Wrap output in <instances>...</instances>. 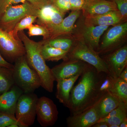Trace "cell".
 I'll use <instances>...</instances> for the list:
<instances>
[{
  "mask_svg": "<svg viewBox=\"0 0 127 127\" xmlns=\"http://www.w3.org/2000/svg\"><path fill=\"white\" fill-rule=\"evenodd\" d=\"M71 11H82L84 7L86 0H69Z\"/></svg>",
  "mask_w": 127,
  "mask_h": 127,
  "instance_id": "cell-33",
  "label": "cell"
},
{
  "mask_svg": "<svg viewBox=\"0 0 127 127\" xmlns=\"http://www.w3.org/2000/svg\"><path fill=\"white\" fill-rule=\"evenodd\" d=\"M115 2L123 18L127 21V0H110Z\"/></svg>",
  "mask_w": 127,
  "mask_h": 127,
  "instance_id": "cell-32",
  "label": "cell"
},
{
  "mask_svg": "<svg viewBox=\"0 0 127 127\" xmlns=\"http://www.w3.org/2000/svg\"><path fill=\"white\" fill-rule=\"evenodd\" d=\"M14 63L13 71L15 85L23 93H32L41 87L39 75L28 65L25 55L18 58Z\"/></svg>",
  "mask_w": 127,
  "mask_h": 127,
  "instance_id": "cell-3",
  "label": "cell"
},
{
  "mask_svg": "<svg viewBox=\"0 0 127 127\" xmlns=\"http://www.w3.org/2000/svg\"><path fill=\"white\" fill-rule=\"evenodd\" d=\"M88 64L78 59L67 58L51 69L55 81L81 75Z\"/></svg>",
  "mask_w": 127,
  "mask_h": 127,
  "instance_id": "cell-12",
  "label": "cell"
},
{
  "mask_svg": "<svg viewBox=\"0 0 127 127\" xmlns=\"http://www.w3.org/2000/svg\"><path fill=\"white\" fill-rule=\"evenodd\" d=\"M42 41L43 43L51 46L68 52L72 49L77 42L71 34L62 35L53 39Z\"/></svg>",
  "mask_w": 127,
  "mask_h": 127,
  "instance_id": "cell-21",
  "label": "cell"
},
{
  "mask_svg": "<svg viewBox=\"0 0 127 127\" xmlns=\"http://www.w3.org/2000/svg\"><path fill=\"white\" fill-rule=\"evenodd\" d=\"M8 127H20L19 125L16 124H13L9 125Z\"/></svg>",
  "mask_w": 127,
  "mask_h": 127,
  "instance_id": "cell-39",
  "label": "cell"
},
{
  "mask_svg": "<svg viewBox=\"0 0 127 127\" xmlns=\"http://www.w3.org/2000/svg\"><path fill=\"white\" fill-rule=\"evenodd\" d=\"M23 91L14 85L9 91L0 95V112L15 115L16 107Z\"/></svg>",
  "mask_w": 127,
  "mask_h": 127,
  "instance_id": "cell-16",
  "label": "cell"
},
{
  "mask_svg": "<svg viewBox=\"0 0 127 127\" xmlns=\"http://www.w3.org/2000/svg\"><path fill=\"white\" fill-rule=\"evenodd\" d=\"M100 73L89 64L80 75L78 83L73 87L68 108L71 115L83 112L93 106L101 97L98 90Z\"/></svg>",
  "mask_w": 127,
  "mask_h": 127,
  "instance_id": "cell-1",
  "label": "cell"
},
{
  "mask_svg": "<svg viewBox=\"0 0 127 127\" xmlns=\"http://www.w3.org/2000/svg\"><path fill=\"white\" fill-rule=\"evenodd\" d=\"M100 119L94 105L83 112L66 119L68 127H92Z\"/></svg>",
  "mask_w": 127,
  "mask_h": 127,
  "instance_id": "cell-15",
  "label": "cell"
},
{
  "mask_svg": "<svg viewBox=\"0 0 127 127\" xmlns=\"http://www.w3.org/2000/svg\"><path fill=\"white\" fill-rule=\"evenodd\" d=\"M37 18L36 16L29 15L25 17L16 25L14 29L11 32H9L17 40H20L18 37V32L21 31L28 29L33 23L35 22Z\"/></svg>",
  "mask_w": 127,
  "mask_h": 127,
  "instance_id": "cell-26",
  "label": "cell"
},
{
  "mask_svg": "<svg viewBox=\"0 0 127 127\" xmlns=\"http://www.w3.org/2000/svg\"><path fill=\"white\" fill-rule=\"evenodd\" d=\"M42 41L41 54L45 61L57 62L61 59L64 61L67 59L68 52L51 46Z\"/></svg>",
  "mask_w": 127,
  "mask_h": 127,
  "instance_id": "cell-22",
  "label": "cell"
},
{
  "mask_svg": "<svg viewBox=\"0 0 127 127\" xmlns=\"http://www.w3.org/2000/svg\"><path fill=\"white\" fill-rule=\"evenodd\" d=\"M115 78L110 74L104 72H101L98 81V90L101 96L110 91Z\"/></svg>",
  "mask_w": 127,
  "mask_h": 127,
  "instance_id": "cell-25",
  "label": "cell"
},
{
  "mask_svg": "<svg viewBox=\"0 0 127 127\" xmlns=\"http://www.w3.org/2000/svg\"><path fill=\"white\" fill-rule=\"evenodd\" d=\"M18 37L25 46L26 56L28 65L39 75L41 87L48 92H53L55 80L51 69L46 65L41 54L42 40L36 42L29 38L24 31L18 32Z\"/></svg>",
  "mask_w": 127,
  "mask_h": 127,
  "instance_id": "cell-2",
  "label": "cell"
},
{
  "mask_svg": "<svg viewBox=\"0 0 127 127\" xmlns=\"http://www.w3.org/2000/svg\"><path fill=\"white\" fill-rule=\"evenodd\" d=\"M26 0H0V18L7 7L19 3H25Z\"/></svg>",
  "mask_w": 127,
  "mask_h": 127,
  "instance_id": "cell-31",
  "label": "cell"
},
{
  "mask_svg": "<svg viewBox=\"0 0 127 127\" xmlns=\"http://www.w3.org/2000/svg\"><path fill=\"white\" fill-rule=\"evenodd\" d=\"M82 11H71L61 23L50 32V38L53 39L59 36L71 34L75 23L81 14Z\"/></svg>",
  "mask_w": 127,
  "mask_h": 127,
  "instance_id": "cell-19",
  "label": "cell"
},
{
  "mask_svg": "<svg viewBox=\"0 0 127 127\" xmlns=\"http://www.w3.org/2000/svg\"><path fill=\"white\" fill-rule=\"evenodd\" d=\"M39 98L34 93H23L19 97L16 107L15 116L24 126L34 124L36 116V105Z\"/></svg>",
  "mask_w": 127,
  "mask_h": 127,
  "instance_id": "cell-7",
  "label": "cell"
},
{
  "mask_svg": "<svg viewBox=\"0 0 127 127\" xmlns=\"http://www.w3.org/2000/svg\"><path fill=\"white\" fill-rule=\"evenodd\" d=\"M109 125L104 122H97L94 124L92 127H109Z\"/></svg>",
  "mask_w": 127,
  "mask_h": 127,
  "instance_id": "cell-37",
  "label": "cell"
},
{
  "mask_svg": "<svg viewBox=\"0 0 127 127\" xmlns=\"http://www.w3.org/2000/svg\"><path fill=\"white\" fill-rule=\"evenodd\" d=\"M65 14L52 4L39 9L36 22L38 25L47 28L50 34V32L61 23Z\"/></svg>",
  "mask_w": 127,
  "mask_h": 127,
  "instance_id": "cell-13",
  "label": "cell"
},
{
  "mask_svg": "<svg viewBox=\"0 0 127 127\" xmlns=\"http://www.w3.org/2000/svg\"><path fill=\"white\" fill-rule=\"evenodd\" d=\"M127 118V112L119 114L116 116L100 119L98 122H104L109 125H115L119 126L123 120Z\"/></svg>",
  "mask_w": 127,
  "mask_h": 127,
  "instance_id": "cell-29",
  "label": "cell"
},
{
  "mask_svg": "<svg viewBox=\"0 0 127 127\" xmlns=\"http://www.w3.org/2000/svg\"><path fill=\"white\" fill-rule=\"evenodd\" d=\"M13 124H18L20 127H24L16 118L15 115L0 112V127H8Z\"/></svg>",
  "mask_w": 127,
  "mask_h": 127,
  "instance_id": "cell-28",
  "label": "cell"
},
{
  "mask_svg": "<svg viewBox=\"0 0 127 127\" xmlns=\"http://www.w3.org/2000/svg\"><path fill=\"white\" fill-rule=\"evenodd\" d=\"M14 85L13 68L0 67V95L9 91Z\"/></svg>",
  "mask_w": 127,
  "mask_h": 127,
  "instance_id": "cell-23",
  "label": "cell"
},
{
  "mask_svg": "<svg viewBox=\"0 0 127 127\" xmlns=\"http://www.w3.org/2000/svg\"><path fill=\"white\" fill-rule=\"evenodd\" d=\"M119 77L127 82V66L121 72Z\"/></svg>",
  "mask_w": 127,
  "mask_h": 127,
  "instance_id": "cell-36",
  "label": "cell"
},
{
  "mask_svg": "<svg viewBox=\"0 0 127 127\" xmlns=\"http://www.w3.org/2000/svg\"><path fill=\"white\" fill-rule=\"evenodd\" d=\"M13 68L14 65L7 61L0 53V67Z\"/></svg>",
  "mask_w": 127,
  "mask_h": 127,
  "instance_id": "cell-35",
  "label": "cell"
},
{
  "mask_svg": "<svg viewBox=\"0 0 127 127\" xmlns=\"http://www.w3.org/2000/svg\"><path fill=\"white\" fill-rule=\"evenodd\" d=\"M67 58L81 60L93 66L98 73L109 72L100 55L96 51L84 43L77 41L72 49L68 52Z\"/></svg>",
  "mask_w": 127,
  "mask_h": 127,
  "instance_id": "cell-8",
  "label": "cell"
},
{
  "mask_svg": "<svg viewBox=\"0 0 127 127\" xmlns=\"http://www.w3.org/2000/svg\"><path fill=\"white\" fill-rule=\"evenodd\" d=\"M0 53L10 63L14 62L18 58L26 55L25 46L20 39H15L10 33L0 27Z\"/></svg>",
  "mask_w": 127,
  "mask_h": 127,
  "instance_id": "cell-9",
  "label": "cell"
},
{
  "mask_svg": "<svg viewBox=\"0 0 127 127\" xmlns=\"http://www.w3.org/2000/svg\"><path fill=\"white\" fill-rule=\"evenodd\" d=\"M84 17L85 23L93 26H112L127 22L123 18L118 10L98 15H88Z\"/></svg>",
  "mask_w": 127,
  "mask_h": 127,
  "instance_id": "cell-14",
  "label": "cell"
},
{
  "mask_svg": "<svg viewBox=\"0 0 127 127\" xmlns=\"http://www.w3.org/2000/svg\"><path fill=\"white\" fill-rule=\"evenodd\" d=\"M118 10L115 2L110 0H86L82 10L84 16L98 15L112 11Z\"/></svg>",
  "mask_w": 127,
  "mask_h": 127,
  "instance_id": "cell-17",
  "label": "cell"
},
{
  "mask_svg": "<svg viewBox=\"0 0 127 127\" xmlns=\"http://www.w3.org/2000/svg\"><path fill=\"white\" fill-rule=\"evenodd\" d=\"M52 4L59 10L66 14L71 10L69 0H51Z\"/></svg>",
  "mask_w": 127,
  "mask_h": 127,
  "instance_id": "cell-30",
  "label": "cell"
},
{
  "mask_svg": "<svg viewBox=\"0 0 127 127\" xmlns=\"http://www.w3.org/2000/svg\"><path fill=\"white\" fill-rule=\"evenodd\" d=\"M80 76V75H77L70 78L59 79L56 81V97L59 102L66 107L68 105L71 90Z\"/></svg>",
  "mask_w": 127,
  "mask_h": 127,
  "instance_id": "cell-20",
  "label": "cell"
},
{
  "mask_svg": "<svg viewBox=\"0 0 127 127\" xmlns=\"http://www.w3.org/2000/svg\"><path fill=\"white\" fill-rule=\"evenodd\" d=\"M39 10V9L27 1L21 4L10 6L0 18V27L11 32L16 24L25 17L29 15L37 17Z\"/></svg>",
  "mask_w": 127,
  "mask_h": 127,
  "instance_id": "cell-6",
  "label": "cell"
},
{
  "mask_svg": "<svg viewBox=\"0 0 127 127\" xmlns=\"http://www.w3.org/2000/svg\"><path fill=\"white\" fill-rule=\"evenodd\" d=\"M109 72L114 78L118 77L127 66V43L101 56Z\"/></svg>",
  "mask_w": 127,
  "mask_h": 127,
  "instance_id": "cell-10",
  "label": "cell"
},
{
  "mask_svg": "<svg viewBox=\"0 0 127 127\" xmlns=\"http://www.w3.org/2000/svg\"><path fill=\"white\" fill-rule=\"evenodd\" d=\"M122 102L118 97L108 92L103 95L94 106L100 119L106 117Z\"/></svg>",
  "mask_w": 127,
  "mask_h": 127,
  "instance_id": "cell-18",
  "label": "cell"
},
{
  "mask_svg": "<svg viewBox=\"0 0 127 127\" xmlns=\"http://www.w3.org/2000/svg\"><path fill=\"white\" fill-rule=\"evenodd\" d=\"M36 114L38 122L43 127L55 125L58 119V111L56 105L49 98H39L36 105Z\"/></svg>",
  "mask_w": 127,
  "mask_h": 127,
  "instance_id": "cell-11",
  "label": "cell"
},
{
  "mask_svg": "<svg viewBox=\"0 0 127 127\" xmlns=\"http://www.w3.org/2000/svg\"><path fill=\"white\" fill-rule=\"evenodd\" d=\"M109 92L127 105V82L119 77L115 78Z\"/></svg>",
  "mask_w": 127,
  "mask_h": 127,
  "instance_id": "cell-24",
  "label": "cell"
},
{
  "mask_svg": "<svg viewBox=\"0 0 127 127\" xmlns=\"http://www.w3.org/2000/svg\"><path fill=\"white\" fill-rule=\"evenodd\" d=\"M97 52L103 55L121 47L127 42V22L109 27L102 35Z\"/></svg>",
  "mask_w": 127,
  "mask_h": 127,
  "instance_id": "cell-5",
  "label": "cell"
},
{
  "mask_svg": "<svg viewBox=\"0 0 127 127\" xmlns=\"http://www.w3.org/2000/svg\"><path fill=\"white\" fill-rule=\"evenodd\" d=\"M109 26H93L88 25L82 14L76 21L71 34L77 41L82 42L97 51L100 39Z\"/></svg>",
  "mask_w": 127,
  "mask_h": 127,
  "instance_id": "cell-4",
  "label": "cell"
},
{
  "mask_svg": "<svg viewBox=\"0 0 127 127\" xmlns=\"http://www.w3.org/2000/svg\"><path fill=\"white\" fill-rule=\"evenodd\" d=\"M109 127H119V126L115 125H109Z\"/></svg>",
  "mask_w": 127,
  "mask_h": 127,
  "instance_id": "cell-40",
  "label": "cell"
},
{
  "mask_svg": "<svg viewBox=\"0 0 127 127\" xmlns=\"http://www.w3.org/2000/svg\"><path fill=\"white\" fill-rule=\"evenodd\" d=\"M34 7L38 9L52 4L51 0H26Z\"/></svg>",
  "mask_w": 127,
  "mask_h": 127,
  "instance_id": "cell-34",
  "label": "cell"
},
{
  "mask_svg": "<svg viewBox=\"0 0 127 127\" xmlns=\"http://www.w3.org/2000/svg\"><path fill=\"white\" fill-rule=\"evenodd\" d=\"M127 127V118L125 119L119 125V127Z\"/></svg>",
  "mask_w": 127,
  "mask_h": 127,
  "instance_id": "cell-38",
  "label": "cell"
},
{
  "mask_svg": "<svg viewBox=\"0 0 127 127\" xmlns=\"http://www.w3.org/2000/svg\"><path fill=\"white\" fill-rule=\"evenodd\" d=\"M28 34L30 37L41 36L43 37V40H46L49 39L50 32L47 28L43 26L32 24L28 28Z\"/></svg>",
  "mask_w": 127,
  "mask_h": 127,
  "instance_id": "cell-27",
  "label": "cell"
}]
</instances>
